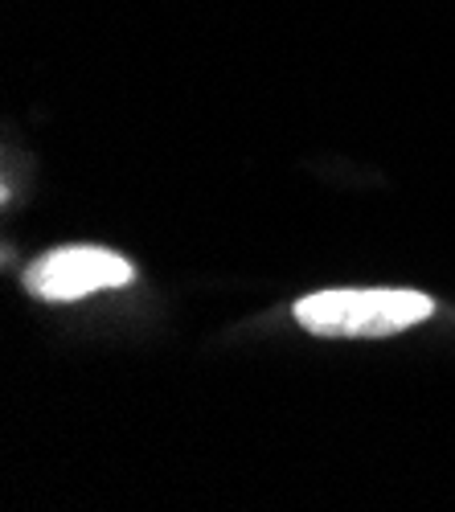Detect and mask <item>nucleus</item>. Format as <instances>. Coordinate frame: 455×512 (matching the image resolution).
Wrapping results in <instances>:
<instances>
[{"mask_svg": "<svg viewBox=\"0 0 455 512\" xmlns=\"http://www.w3.org/2000/svg\"><path fill=\"white\" fill-rule=\"evenodd\" d=\"M296 324L324 340H382L435 316V300L402 287H341L304 295L292 308Z\"/></svg>", "mask_w": 455, "mask_h": 512, "instance_id": "f257e3e1", "label": "nucleus"}, {"mask_svg": "<svg viewBox=\"0 0 455 512\" xmlns=\"http://www.w3.org/2000/svg\"><path fill=\"white\" fill-rule=\"evenodd\" d=\"M136 267L115 250L103 246H58L46 250L25 267L21 283L41 304H74L107 287H128Z\"/></svg>", "mask_w": 455, "mask_h": 512, "instance_id": "f03ea898", "label": "nucleus"}]
</instances>
